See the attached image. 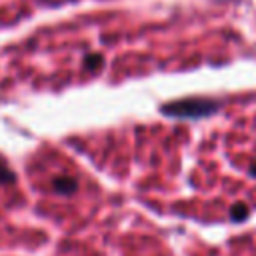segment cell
<instances>
[{"mask_svg": "<svg viewBox=\"0 0 256 256\" xmlns=\"http://www.w3.org/2000/svg\"><path fill=\"white\" fill-rule=\"evenodd\" d=\"M102 62H104L102 54H88V56L84 58V66H86L88 70H96V68H100Z\"/></svg>", "mask_w": 256, "mask_h": 256, "instance_id": "cell-4", "label": "cell"}, {"mask_svg": "<svg viewBox=\"0 0 256 256\" xmlns=\"http://www.w3.org/2000/svg\"><path fill=\"white\" fill-rule=\"evenodd\" d=\"M220 110V102L214 98H204V96H190V98H180L162 104L160 112L170 118H186V120H198L212 116Z\"/></svg>", "mask_w": 256, "mask_h": 256, "instance_id": "cell-1", "label": "cell"}, {"mask_svg": "<svg viewBox=\"0 0 256 256\" xmlns=\"http://www.w3.org/2000/svg\"><path fill=\"white\" fill-rule=\"evenodd\" d=\"M230 218L232 222H242L248 218V206L244 202H236L232 204V210H230Z\"/></svg>", "mask_w": 256, "mask_h": 256, "instance_id": "cell-3", "label": "cell"}, {"mask_svg": "<svg viewBox=\"0 0 256 256\" xmlns=\"http://www.w3.org/2000/svg\"><path fill=\"white\" fill-rule=\"evenodd\" d=\"M250 176H254L256 178V160L252 162V166H250Z\"/></svg>", "mask_w": 256, "mask_h": 256, "instance_id": "cell-6", "label": "cell"}, {"mask_svg": "<svg viewBox=\"0 0 256 256\" xmlns=\"http://www.w3.org/2000/svg\"><path fill=\"white\" fill-rule=\"evenodd\" d=\"M54 190L56 192H60V194H72V192H76V186H78V182L74 180V178H68V176H60V178H56L54 180Z\"/></svg>", "mask_w": 256, "mask_h": 256, "instance_id": "cell-2", "label": "cell"}, {"mask_svg": "<svg viewBox=\"0 0 256 256\" xmlns=\"http://www.w3.org/2000/svg\"><path fill=\"white\" fill-rule=\"evenodd\" d=\"M14 180H16L14 172L6 164H0V184H12Z\"/></svg>", "mask_w": 256, "mask_h": 256, "instance_id": "cell-5", "label": "cell"}]
</instances>
